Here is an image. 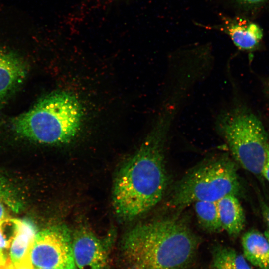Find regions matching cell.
Masks as SVG:
<instances>
[{
	"instance_id": "cell-1",
	"label": "cell",
	"mask_w": 269,
	"mask_h": 269,
	"mask_svg": "<svg viewBox=\"0 0 269 269\" xmlns=\"http://www.w3.org/2000/svg\"><path fill=\"white\" fill-rule=\"evenodd\" d=\"M173 111L166 108L138 150L121 167L114 183L116 215L129 221L149 211L162 199L168 178L164 147Z\"/></svg>"
},
{
	"instance_id": "cell-2",
	"label": "cell",
	"mask_w": 269,
	"mask_h": 269,
	"mask_svg": "<svg viewBox=\"0 0 269 269\" xmlns=\"http://www.w3.org/2000/svg\"><path fill=\"white\" fill-rule=\"evenodd\" d=\"M199 243L182 220L165 218L132 228L124 236L122 248L128 269H187Z\"/></svg>"
},
{
	"instance_id": "cell-3",
	"label": "cell",
	"mask_w": 269,
	"mask_h": 269,
	"mask_svg": "<svg viewBox=\"0 0 269 269\" xmlns=\"http://www.w3.org/2000/svg\"><path fill=\"white\" fill-rule=\"evenodd\" d=\"M83 112L75 95L64 91L52 92L14 118L12 128L19 135L39 143H68L80 131Z\"/></svg>"
},
{
	"instance_id": "cell-4",
	"label": "cell",
	"mask_w": 269,
	"mask_h": 269,
	"mask_svg": "<svg viewBox=\"0 0 269 269\" xmlns=\"http://www.w3.org/2000/svg\"><path fill=\"white\" fill-rule=\"evenodd\" d=\"M216 123L237 162L250 172L262 175L269 141L260 120L253 113L237 108L222 113Z\"/></svg>"
},
{
	"instance_id": "cell-5",
	"label": "cell",
	"mask_w": 269,
	"mask_h": 269,
	"mask_svg": "<svg viewBox=\"0 0 269 269\" xmlns=\"http://www.w3.org/2000/svg\"><path fill=\"white\" fill-rule=\"evenodd\" d=\"M240 189L234 163L227 157L216 158L189 171L177 184L169 204L181 208L196 201L217 202L227 195L236 196Z\"/></svg>"
},
{
	"instance_id": "cell-6",
	"label": "cell",
	"mask_w": 269,
	"mask_h": 269,
	"mask_svg": "<svg viewBox=\"0 0 269 269\" xmlns=\"http://www.w3.org/2000/svg\"><path fill=\"white\" fill-rule=\"evenodd\" d=\"M28 259L34 268L76 269L72 249V234L67 226L59 225L37 232Z\"/></svg>"
},
{
	"instance_id": "cell-7",
	"label": "cell",
	"mask_w": 269,
	"mask_h": 269,
	"mask_svg": "<svg viewBox=\"0 0 269 269\" xmlns=\"http://www.w3.org/2000/svg\"><path fill=\"white\" fill-rule=\"evenodd\" d=\"M104 240L87 228H79L72 235V249L76 267L79 269H106L108 247Z\"/></svg>"
},
{
	"instance_id": "cell-8",
	"label": "cell",
	"mask_w": 269,
	"mask_h": 269,
	"mask_svg": "<svg viewBox=\"0 0 269 269\" xmlns=\"http://www.w3.org/2000/svg\"><path fill=\"white\" fill-rule=\"evenodd\" d=\"M203 27L223 32L237 48L244 51L255 49L263 37V29L259 24L243 17L223 16L218 24Z\"/></svg>"
},
{
	"instance_id": "cell-9",
	"label": "cell",
	"mask_w": 269,
	"mask_h": 269,
	"mask_svg": "<svg viewBox=\"0 0 269 269\" xmlns=\"http://www.w3.org/2000/svg\"><path fill=\"white\" fill-rule=\"evenodd\" d=\"M27 72L26 64L22 60L0 52V106L20 87Z\"/></svg>"
},
{
	"instance_id": "cell-10",
	"label": "cell",
	"mask_w": 269,
	"mask_h": 269,
	"mask_svg": "<svg viewBox=\"0 0 269 269\" xmlns=\"http://www.w3.org/2000/svg\"><path fill=\"white\" fill-rule=\"evenodd\" d=\"M217 205L223 230L231 236H238L244 228L245 218L236 196H226L217 201Z\"/></svg>"
},
{
	"instance_id": "cell-11",
	"label": "cell",
	"mask_w": 269,
	"mask_h": 269,
	"mask_svg": "<svg viewBox=\"0 0 269 269\" xmlns=\"http://www.w3.org/2000/svg\"><path fill=\"white\" fill-rule=\"evenodd\" d=\"M241 243L248 262L261 269H269V242L264 234L251 230L244 234Z\"/></svg>"
},
{
	"instance_id": "cell-12",
	"label": "cell",
	"mask_w": 269,
	"mask_h": 269,
	"mask_svg": "<svg viewBox=\"0 0 269 269\" xmlns=\"http://www.w3.org/2000/svg\"><path fill=\"white\" fill-rule=\"evenodd\" d=\"M37 232L33 224L20 220L15 236L11 244L9 257L12 264L19 263L27 258L31 245Z\"/></svg>"
},
{
	"instance_id": "cell-13",
	"label": "cell",
	"mask_w": 269,
	"mask_h": 269,
	"mask_svg": "<svg viewBox=\"0 0 269 269\" xmlns=\"http://www.w3.org/2000/svg\"><path fill=\"white\" fill-rule=\"evenodd\" d=\"M212 265L214 269H253L243 255L223 246L214 249Z\"/></svg>"
},
{
	"instance_id": "cell-14",
	"label": "cell",
	"mask_w": 269,
	"mask_h": 269,
	"mask_svg": "<svg viewBox=\"0 0 269 269\" xmlns=\"http://www.w3.org/2000/svg\"><path fill=\"white\" fill-rule=\"evenodd\" d=\"M193 204L198 223L204 229L214 233L223 230L217 202L200 201L194 202Z\"/></svg>"
},
{
	"instance_id": "cell-15",
	"label": "cell",
	"mask_w": 269,
	"mask_h": 269,
	"mask_svg": "<svg viewBox=\"0 0 269 269\" xmlns=\"http://www.w3.org/2000/svg\"><path fill=\"white\" fill-rule=\"evenodd\" d=\"M20 220L6 217L0 221V253L7 260L12 240L17 233Z\"/></svg>"
},
{
	"instance_id": "cell-16",
	"label": "cell",
	"mask_w": 269,
	"mask_h": 269,
	"mask_svg": "<svg viewBox=\"0 0 269 269\" xmlns=\"http://www.w3.org/2000/svg\"><path fill=\"white\" fill-rule=\"evenodd\" d=\"M268 0H233L238 6L246 9L258 8L265 4Z\"/></svg>"
},
{
	"instance_id": "cell-17",
	"label": "cell",
	"mask_w": 269,
	"mask_h": 269,
	"mask_svg": "<svg viewBox=\"0 0 269 269\" xmlns=\"http://www.w3.org/2000/svg\"><path fill=\"white\" fill-rule=\"evenodd\" d=\"M10 268L11 269H34L28 257L19 263L11 264Z\"/></svg>"
},
{
	"instance_id": "cell-18",
	"label": "cell",
	"mask_w": 269,
	"mask_h": 269,
	"mask_svg": "<svg viewBox=\"0 0 269 269\" xmlns=\"http://www.w3.org/2000/svg\"><path fill=\"white\" fill-rule=\"evenodd\" d=\"M264 217L266 225L264 235L269 242V206L267 207L264 210Z\"/></svg>"
},
{
	"instance_id": "cell-19",
	"label": "cell",
	"mask_w": 269,
	"mask_h": 269,
	"mask_svg": "<svg viewBox=\"0 0 269 269\" xmlns=\"http://www.w3.org/2000/svg\"><path fill=\"white\" fill-rule=\"evenodd\" d=\"M262 175L269 182V149L268 151L267 158L262 169Z\"/></svg>"
},
{
	"instance_id": "cell-20",
	"label": "cell",
	"mask_w": 269,
	"mask_h": 269,
	"mask_svg": "<svg viewBox=\"0 0 269 269\" xmlns=\"http://www.w3.org/2000/svg\"><path fill=\"white\" fill-rule=\"evenodd\" d=\"M7 217L6 209L2 203L0 202V221Z\"/></svg>"
},
{
	"instance_id": "cell-21",
	"label": "cell",
	"mask_w": 269,
	"mask_h": 269,
	"mask_svg": "<svg viewBox=\"0 0 269 269\" xmlns=\"http://www.w3.org/2000/svg\"><path fill=\"white\" fill-rule=\"evenodd\" d=\"M8 195L7 190L0 184V199H4Z\"/></svg>"
},
{
	"instance_id": "cell-22",
	"label": "cell",
	"mask_w": 269,
	"mask_h": 269,
	"mask_svg": "<svg viewBox=\"0 0 269 269\" xmlns=\"http://www.w3.org/2000/svg\"><path fill=\"white\" fill-rule=\"evenodd\" d=\"M11 264V262L10 260H8L5 265L0 267V269H11L10 266Z\"/></svg>"
},
{
	"instance_id": "cell-23",
	"label": "cell",
	"mask_w": 269,
	"mask_h": 269,
	"mask_svg": "<svg viewBox=\"0 0 269 269\" xmlns=\"http://www.w3.org/2000/svg\"><path fill=\"white\" fill-rule=\"evenodd\" d=\"M7 260H6L3 256L1 255V254L0 253V261L4 263H6Z\"/></svg>"
},
{
	"instance_id": "cell-24",
	"label": "cell",
	"mask_w": 269,
	"mask_h": 269,
	"mask_svg": "<svg viewBox=\"0 0 269 269\" xmlns=\"http://www.w3.org/2000/svg\"><path fill=\"white\" fill-rule=\"evenodd\" d=\"M34 269H53L49 268H34Z\"/></svg>"
},
{
	"instance_id": "cell-25",
	"label": "cell",
	"mask_w": 269,
	"mask_h": 269,
	"mask_svg": "<svg viewBox=\"0 0 269 269\" xmlns=\"http://www.w3.org/2000/svg\"><path fill=\"white\" fill-rule=\"evenodd\" d=\"M6 263H4V262H0V267L3 266H4V265H5V264H6Z\"/></svg>"
}]
</instances>
